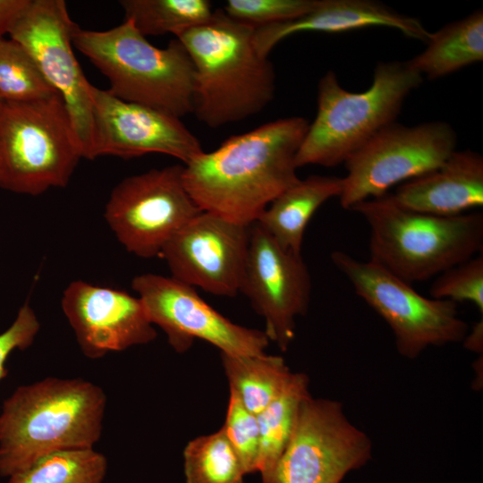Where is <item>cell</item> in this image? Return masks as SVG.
I'll use <instances>...</instances> for the list:
<instances>
[{
  "label": "cell",
  "instance_id": "cell-29",
  "mask_svg": "<svg viewBox=\"0 0 483 483\" xmlns=\"http://www.w3.org/2000/svg\"><path fill=\"white\" fill-rule=\"evenodd\" d=\"M222 428L245 473L257 472L259 449L257 416L243 405L237 394L231 389L225 421Z\"/></svg>",
  "mask_w": 483,
  "mask_h": 483
},
{
  "label": "cell",
  "instance_id": "cell-34",
  "mask_svg": "<svg viewBox=\"0 0 483 483\" xmlns=\"http://www.w3.org/2000/svg\"><path fill=\"white\" fill-rule=\"evenodd\" d=\"M0 103H1V101H0Z\"/></svg>",
  "mask_w": 483,
  "mask_h": 483
},
{
  "label": "cell",
  "instance_id": "cell-24",
  "mask_svg": "<svg viewBox=\"0 0 483 483\" xmlns=\"http://www.w3.org/2000/svg\"><path fill=\"white\" fill-rule=\"evenodd\" d=\"M125 20L145 37L174 36L208 22L213 16L208 0H122Z\"/></svg>",
  "mask_w": 483,
  "mask_h": 483
},
{
  "label": "cell",
  "instance_id": "cell-22",
  "mask_svg": "<svg viewBox=\"0 0 483 483\" xmlns=\"http://www.w3.org/2000/svg\"><path fill=\"white\" fill-rule=\"evenodd\" d=\"M220 354L230 389L256 415L284 392L294 374L281 356Z\"/></svg>",
  "mask_w": 483,
  "mask_h": 483
},
{
  "label": "cell",
  "instance_id": "cell-15",
  "mask_svg": "<svg viewBox=\"0 0 483 483\" xmlns=\"http://www.w3.org/2000/svg\"><path fill=\"white\" fill-rule=\"evenodd\" d=\"M250 243V225L201 211L164 247L171 276L211 294L240 291Z\"/></svg>",
  "mask_w": 483,
  "mask_h": 483
},
{
  "label": "cell",
  "instance_id": "cell-33",
  "mask_svg": "<svg viewBox=\"0 0 483 483\" xmlns=\"http://www.w3.org/2000/svg\"><path fill=\"white\" fill-rule=\"evenodd\" d=\"M482 338H483V321L482 319H480V321L477 322L474 325L472 328V332L470 334H469V332L467 333L462 342L464 343V346L467 349L479 352H482Z\"/></svg>",
  "mask_w": 483,
  "mask_h": 483
},
{
  "label": "cell",
  "instance_id": "cell-17",
  "mask_svg": "<svg viewBox=\"0 0 483 483\" xmlns=\"http://www.w3.org/2000/svg\"><path fill=\"white\" fill-rule=\"evenodd\" d=\"M61 307L80 351L89 359L157 337L140 299L119 289L75 280L64 291Z\"/></svg>",
  "mask_w": 483,
  "mask_h": 483
},
{
  "label": "cell",
  "instance_id": "cell-31",
  "mask_svg": "<svg viewBox=\"0 0 483 483\" xmlns=\"http://www.w3.org/2000/svg\"><path fill=\"white\" fill-rule=\"evenodd\" d=\"M39 328V321L34 310L25 302L18 310L13 324L0 334V380L7 374L5 362L11 352L30 346Z\"/></svg>",
  "mask_w": 483,
  "mask_h": 483
},
{
  "label": "cell",
  "instance_id": "cell-19",
  "mask_svg": "<svg viewBox=\"0 0 483 483\" xmlns=\"http://www.w3.org/2000/svg\"><path fill=\"white\" fill-rule=\"evenodd\" d=\"M392 199L411 211L457 216L483 206V157L453 151L436 169L401 183Z\"/></svg>",
  "mask_w": 483,
  "mask_h": 483
},
{
  "label": "cell",
  "instance_id": "cell-9",
  "mask_svg": "<svg viewBox=\"0 0 483 483\" xmlns=\"http://www.w3.org/2000/svg\"><path fill=\"white\" fill-rule=\"evenodd\" d=\"M457 136L444 122L415 126L393 123L345 162L339 197L343 208L386 195L389 189L431 172L455 151Z\"/></svg>",
  "mask_w": 483,
  "mask_h": 483
},
{
  "label": "cell",
  "instance_id": "cell-5",
  "mask_svg": "<svg viewBox=\"0 0 483 483\" xmlns=\"http://www.w3.org/2000/svg\"><path fill=\"white\" fill-rule=\"evenodd\" d=\"M72 44L107 78L116 97L180 119L193 113L194 66L176 38L159 48L124 19L103 31L78 27Z\"/></svg>",
  "mask_w": 483,
  "mask_h": 483
},
{
  "label": "cell",
  "instance_id": "cell-21",
  "mask_svg": "<svg viewBox=\"0 0 483 483\" xmlns=\"http://www.w3.org/2000/svg\"><path fill=\"white\" fill-rule=\"evenodd\" d=\"M427 48L407 61L421 76L435 80L483 60V12L477 10L431 33Z\"/></svg>",
  "mask_w": 483,
  "mask_h": 483
},
{
  "label": "cell",
  "instance_id": "cell-18",
  "mask_svg": "<svg viewBox=\"0 0 483 483\" xmlns=\"http://www.w3.org/2000/svg\"><path fill=\"white\" fill-rule=\"evenodd\" d=\"M379 26L395 29L406 37L428 42L431 33L416 18L402 15L371 0H318L304 15L294 20L254 29L253 42L258 52L268 57L271 50L285 38L304 31L340 33Z\"/></svg>",
  "mask_w": 483,
  "mask_h": 483
},
{
  "label": "cell",
  "instance_id": "cell-16",
  "mask_svg": "<svg viewBox=\"0 0 483 483\" xmlns=\"http://www.w3.org/2000/svg\"><path fill=\"white\" fill-rule=\"evenodd\" d=\"M92 142L89 159L100 156L132 158L158 153L184 165L203 152L199 139L180 118L122 100L91 84Z\"/></svg>",
  "mask_w": 483,
  "mask_h": 483
},
{
  "label": "cell",
  "instance_id": "cell-4",
  "mask_svg": "<svg viewBox=\"0 0 483 483\" xmlns=\"http://www.w3.org/2000/svg\"><path fill=\"white\" fill-rule=\"evenodd\" d=\"M369 229L370 261L412 284L483 252V215L436 216L405 209L389 193L352 208Z\"/></svg>",
  "mask_w": 483,
  "mask_h": 483
},
{
  "label": "cell",
  "instance_id": "cell-27",
  "mask_svg": "<svg viewBox=\"0 0 483 483\" xmlns=\"http://www.w3.org/2000/svg\"><path fill=\"white\" fill-rule=\"evenodd\" d=\"M55 94L28 51L12 38H1L0 101L31 102Z\"/></svg>",
  "mask_w": 483,
  "mask_h": 483
},
{
  "label": "cell",
  "instance_id": "cell-25",
  "mask_svg": "<svg viewBox=\"0 0 483 483\" xmlns=\"http://www.w3.org/2000/svg\"><path fill=\"white\" fill-rule=\"evenodd\" d=\"M105 455L93 448L48 453L8 478V483H103Z\"/></svg>",
  "mask_w": 483,
  "mask_h": 483
},
{
  "label": "cell",
  "instance_id": "cell-1",
  "mask_svg": "<svg viewBox=\"0 0 483 483\" xmlns=\"http://www.w3.org/2000/svg\"><path fill=\"white\" fill-rule=\"evenodd\" d=\"M304 117L264 123L226 139L183 165V183L201 211L250 225L300 181L295 158L309 129Z\"/></svg>",
  "mask_w": 483,
  "mask_h": 483
},
{
  "label": "cell",
  "instance_id": "cell-32",
  "mask_svg": "<svg viewBox=\"0 0 483 483\" xmlns=\"http://www.w3.org/2000/svg\"><path fill=\"white\" fill-rule=\"evenodd\" d=\"M30 0H0V39L10 30Z\"/></svg>",
  "mask_w": 483,
  "mask_h": 483
},
{
  "label": "cell",
  "instance_id": "cell-30",
  "mask_svg": "<svg viewBox=\"0 0 483 483\" xmlns=\"http://www.w3.org/2000/svg\"><path fill=\"white\" fill-rule=\"evenodd\" d=\"M318 0H228L224 12L255 28L294 20L309 13Z\"/></svg>",
  "mask_w": 483,
  "mask_h": 483
},
{
  "label": "cell",
  "instance_id": "cell-26",
  "mask_svg": "<svg viewBox=\"0 0 483 483\" xmlns=\"http://www.w3.org/2000/svg\"><path fill=\"white\" fill-rule=\"evenodd\" d=\"M183 460L186 483H244L246 473L223 428L190 441Z\"/></svg>",
  "mask_w": 483,
  "mask_h": 483
},
{
  "label": "cell",
  "instance_id": "cell-12",
  "mask_svg": "<svg viewBox=\"0 0 483 483\" xmlns=\"http://www.w3.org/2000/svg\"><path fill=\"white\" fill-rule=\"evenodd\" d=\"M79 26L64 0H30L9 32L31 55L47 81L58 92L89 159L93 130L91 84L73 52L72 34Z\"/></svg>",
  "mask_w": 483,
  "mask_h": 483
},
{
  "label": "cell",
  "instance_id": "cell-13",
  "mask_svg": "<svg viewBox=\"0 0 483 483\" xmlns=\"http://www.w3.org/2000/svg\"><path fill=\"white\" fill-rule=\"evenodd\" d=\"M131 288L138 293L153 325L166 335L177 352L191 348L195 339L206 341L232 355L265 352V332L237 325L208 304L194 287L172 276L146 273L136 275Z\"/></svg>",
  "mask_w": 483,
  "mask_h": 483
},
{
  "label": "cell",
  "instance_id": "cell-10",
  "mask_svg": "<svg viewBox=\"0 0 483 483\" xmlns=\"http://www.w3.org/2000/svg\"><path fill=\"white\" fill-rule=\"evenodd\" d=\"M182 174V165L153 168L114 187L104 216L128 252L144 258L160 256L174 235L201 212Z\"/></svg>",
  "mask_w": 483,
  "mask_h": 483
},
{
  "label": "cell",
  "instance_id": "cell-8",
  "mask_svg": "<svg viewBox=\"0 0 483 483\" xmlns=\"http://www.w3.org/2000/svg\"><path fill=\"white\" fill-rule=\"evenodd\" d=\"M330 257L355 293L388 324L402 356L416 359L430 346L464 340L469 326L459 317L457 303L427 298L370 260L361 261L342 250Z\"/></svg>",
  "mask_w": 483,
  "mask_h": 483
},
{
  "label": "cell",
  "instance_id": "cell-28",
  "mask_svg": "<svg viewBox=\"0 0 483 483\" xmlns=\"http://www.w3.org/2000/svg\"><path fill=\"white\" fill-rule=\"evenodd\" d=\"M430 297L458 302L469 301L483 314V252L434 278Z\"/></svg>",
  "mask_w": 483,
  "mask_h": 483
},
{
  "label": "cell",
  "instance_id": "cell-23",
  "mask_svg": "<svg viewBox=\"0 0 483 483\" xmlns=\"http://www.w3.org/2000/svg\"><path fill=\"white\" fill-rule=\"evenodd\" d=\"M309 394L308 377L294 373L284 392L256 415L259 432L257 472L261 483H271L293 432L301 403Z\"/></svg>",
  "mask_w": 483,
  "mask_h": 483
},
{
  "label": "cell",
  "instance_id": "cell-11",
  "mask_svg": "<svg viewBox=\"0 0 483 483\" xmlns=\"http://www.w3.org/2000/svg\"><path fill=\"white\" fill-rule=\"evenodd\" d=\"M371 450L369 437L348 419L341 402L309 394L271 483H340L370 459Z\"/></svg>",
  "mask_w": 483,
  "mask_h": 483
},
{
  "label": "cell",
  "instance_id": "cell-6",
  "mask_svg": "<svg viewBox=\"0 0 483 483\" xmlns=\"http://www.w3.org/2000/svg\"><path fill=\"white\" fill-rule=\"evenodd\" d=\"M422 76L406 62H379L371 86L350 92L328 71L319 80L317 115L297 152V168L335 166L346 160L387 125L395 123L406 97Z\"/></svg>",
  "mask_w": 483,
  "mask_h": 483
},
{
  "label": "cell",
  "instance_id": "cell-20",
  "mask_svg": "<svg viewBox=\"0 0 483 483\" xmlns=\"http://www.w3.org/2000/svg\"><path fill=\"white\" fill-rule=\"evenodd\" d=\"M343 177L313 174L277 196L256 221L284 250L301 254L306 227L328 199L340 197Z\"/></svg>",
  "mask_w": 483,
  "mask_h": 483
},
{
  "label": "cell",
  "instance_id": "cell-7",
  "mask_svg": "<svg viewBox=\"0 0 483 483\" xmlns=\"http://www.w3.org/2000/svg\"><path fill=\"white\" fill-rule=\"evenodd\" d=\"M82 151L59 94L0 103V187L38 195L65 187Z\"/></svg>",
  "mask_w": 483,
  "mask_h": 483
},
{
  "label": "cell",
  "instance_id": "cell-3",
  "mask_svg": "<svg viewBox=\"0 0 483 483\" xmlns=\"http://www.w3.org/2000/svg\"><path fill=\"white\" fill-rule=\"evenodd\" d=\"M254 29L218 9L208 22L175 36L194 66L193 113L208 127L249 118L274 97V67L258 52Z\"/></svg>",
  "mask_w": 483,
  "mask_h": 483
},
{
  "label": "cell",
  "instance_id": "cell-2",
  "mask_svg": "<svg viewBox=\"0 0 483 483\" xmlns=\"http://www.w3.org/2000/svg\"><path fill=\"white\" fill-rule=\"evenodd\" d=\"M106 396L82 378L46 377L21 386L0 413V475H11L57 451L93 448Z\"/></svg>",
  "mask_w": 483,
  "mask_h": 483
},
{
  "label": "cell",
  "instance_id": "cell-14",
  "mask_svg": "<svg viewBox=\"0 0 483 483\" xmlns=\"http://www.w3.org/2000/svg\"><path fill=\"white\" fill-rule=\"evenodd\" d=\"M239 292L264 318L269 341L285 352L296 318L307 313L310 301L311 278L301 254L284 250L257 222L251 224Z\"/></svg>",
  "mask_w": 483,
  "mask_h": 483
}]
</instances>
